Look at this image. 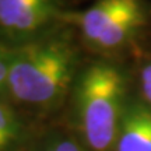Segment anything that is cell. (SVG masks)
<instances>
[{"instance_id":"9","label":"cell","mask_w":151,"mask_h":151,"mask_svg":"<svg viewBox=\"0 0 151 151\" xmlns=\"http://www.w3.org/2000/svg\"><path fill=\"white\" fill-rule=\"evenodd\" d=\"M0 99H3V98H1V97H0ZM3 101H6V99H3Z\"/></svg>"},{"instance_id":"2","label":"cell","mask_w":151,"mask_h":151,"mask_svg":"<svg viewBox=\"0 0 151 151\" xmlns=\"http://www.w3.org/2000/svg\"><path fill=\"white\" fill-rule=\"evenodd\" d=\"M73 133L88 151H115L127 97L126 76L108 62L81 67L71 90Z\"/></svg>"},{"instance_id":"8","label":"cell","mask_w":151,"mask_h":151,"mask_svg":"<svg viewBox=\"0 0 151 151\" xmlns=\"http://www.w3.org/2000/svg\"><path fill=\"white\" fill-rule=\"evenodd\" d=\"M141 99L151 106V62L146 63L140 71Z\"/></svg>"},{"instance_id":"4","label":"cell","mask_w":151,"mask_h":151,"mask_svg":"<svg viewBox=\"0 0 151 151\" xmlns=\"http://www.w3.org/2000/svg\"><path fill=\"white\" fill-rule=\"evenodd\" d=\"M66 0H0V43L16 46L67 24Z\"/></svg>"},{"instance_id":"1","label":"cell","mask_w":151,"mask_h":151,"mask_svg":"<svg viewBox=\"0 0 151 151\" xmlns=\"http://www.w3.org/2000/svg\"><path fill=\"white\" fill-rule=\"evenodd\" d=\"M71 25L9 46V101L37 116L58 112L80 73V52Z\"/></svg>"},{"instance_id":"3","label":"cell","mask_w":151,"mask_h":151,"mask_svg":"<svg viewBox=\"0 0 151 151\" xmlns=\"http://www.w3.org/2000/svg\"><path fill=\"white\" fill-rule=\"evenodd\" d=\"M66 22L77 28L84 42L98 50H116L132 41L146 22L143 0H97Z\"/></svg>"},{"instance_id":"6","label":"cell","mask_w":151,"mask_h":151,"mask_svg":"<svg viewBox=\"0 0 151 151\" xmlns=\"http://www.w3.org/2000/svg\"><path fill=\"white\" fill-rule=\"evenodd\" d=\"M38 136L13 104L0 99V151H29Z\"/></svg>"},{"instance_id":"5","label":"cell","mask_w":151,"mask_h":151,"mask_svg":"<svg viewBox=\"0 0 151 151\" xmlns=\"http://www.w3.org/2000/svg\"><path fill=\"white\" fill-rule=\"evenodd\" d=\"M115 151H151V106L141 98L126 104Z\"/></svg>"},{"instance_id":"7","label":"cell","mask_w":151,"mask_h":151,"mask_svg":"<svg viewBox=\"0 0 151 151\" xmlns=\"http://www.w3.org/2000/svg\"><path fill=\"white\" fill-rule=\"evenodd\" d=\"M9 46L4 43H0V97L9 101ZM10 102V101H9Z\"/></svg>"}]
</instances>
